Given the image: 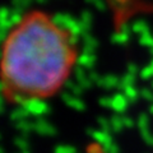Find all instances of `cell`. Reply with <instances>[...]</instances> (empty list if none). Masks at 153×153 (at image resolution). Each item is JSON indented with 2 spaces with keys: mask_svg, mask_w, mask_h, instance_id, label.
<instances>
[{
  "mask_svg": "<svg viewBox=\"0 0 153 153\" xmlns=\"http://www.w3.org/2000/svg\"><path fill=\"white\" fill-rule=\"evenodd\" d=\"M79 59L74 31L54 14L30 9L1 46V88L9 103L44 102L60 93Z\"/></svg>",
  "mask_w": 153,
  "mask_h": 153,
  "instance_id": "obj_1",
  "label": "cell"
}]
</instances>
